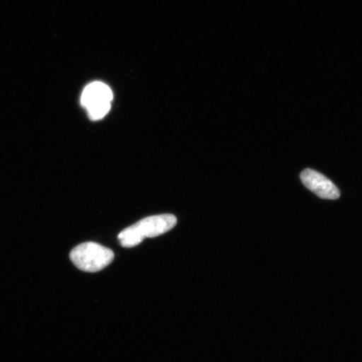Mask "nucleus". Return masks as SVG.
I'll return each instance as SVG.
<instances>
[{
    "label": "nucleus",
    "instance_id": "nucleus-4",
    "mask_svg": "<svg viewBox=\"0 0 362 362\" xmlns=\"http://www.w3.org/2000/svg\"><path fill=\"white\" fill-rule=\"evenodd\" d=\"M300 179L305 187L320 198L337 200L341 196L336 185L319 172L305 170L300 175Z\"/></svg>",
    "mask_w": 362,
    "mask_h": 362
},
{
    "label": "nucleus",
    "instance_id": "nucleus-3",
    "mask_svg": "<svg viewBox=\"0 0 362 362\" xmlns=\"http://www.w3.org/2000/svg\"><path fill=\"white\" fill-rule=\"evenodd\" d=\"M113 94L112 90L101 81H94L83 90L81 103L88 112L90 119L100 120L111 110Z\"/></svg>",
    "mask_w": 362,
    "mask_h": 362
},
{
    "label": "nucleus",
    "instance_id": "nucleus-1",
    "mask_svg": "<svg viewBox=\"0 0 362 362\" xmlns=\"http://www.w3.org/2000/svg\"><path fill=\"white\" fill-rule=\"evenodd\" d=\"M177 219L174 215L164 214L148 216L129 226L119 235L120 244L124 247L139 245L147 238H156L174 228Z\"/></svg>",
    "mask_w": 362,
    "mask_h": 362
},
{
    "label": "nucleus",
    "instance_id": "nucleus-2",
    "mask_svg": "<svg viewBox=\"0 0 362 362\" xmlns=\"http://www.w3.org/2000/svg\"><path fill=\"white\" fill-rule=\"evenodd\" d=\"M70 259L80 270L96 273L111 264L115 253L100 244L85 243L72 249Z\"/></svg>",
    "mask_w": 362,
    "mask_h": 362
}]
</instances>
